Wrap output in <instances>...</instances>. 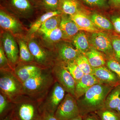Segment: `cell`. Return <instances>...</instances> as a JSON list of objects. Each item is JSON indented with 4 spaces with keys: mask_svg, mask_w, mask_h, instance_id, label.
<instances>
[{
    "mask_svg": "<svg viewBox=\"0 0 120 120\" xmlns=\"http://www.w3.org/2000/svg\"><path fill=\"white\" fill-rule=\"evenodd\" d=\"M101 120H120V116L116 111L103 108L95 112Z\"/></svg>",
    "mask_w": 120,
    "mask_h": 120,
    "instance_id": "cell-30",
    "label": "cell"
},
{
    "mask_svg": "<svg viewBox=\"0 0 120 120\" xmlns=\"http://www.w3.org/2000/svg\"><path fill=\"white\" fill-rule=\"evenodd\" d=\"M40 120H60L56 117L54 113L46 111L41 112Z\"/></svg>",
    "mask_w": 120,
    "mask_h": 120,
    "instance_id": "cell-38",
    "label": "cell"
},
{
    "mask_svg": "<svg viewBox=\"0 0 120 120\" xmlns=\"http://www.w3.org/2000/svg\"><path fill=\"white\" fill-rule=\"evenodd\" d=\"M90 18L97 28L106 30H114L112 22L101 14L96 13H93Z\"/></svg>",
    "mask_w": 120,
    "mask_h": 120,
    "instance_id": "cell-22",
    "label": "cell"
},
{
    "mask_svg": "<svg viewBox=\"0 0 120 120\" xmlns=\"http://www.w3.org/2000/svg\"><path fill=\"white\" fill-rule=\"evenodd\" d=\"M11 7L19 12L27 13L32 11V7L28 0H10Z\"/></svg>",
    "mask_w": 120,
    "mask_h": 120,
    "instance_id": "cell-24",
    "label": "cell"
},
{
    "mask_svg": "<svg viewBox=\"0 0 120 120\" xmlns=\"http://www.w3.org/2000/svg\"><path fill=\"white\" fill-rule=\"evenodd\" d=\"M28 47L34 60L41 65H46L49 62L48 54L40 46L34 41H31L28 44Z\"/></svg>",
    "mask_w": 120,
    "mask_h": 120,
    "instance_id": "cell-17",
    "label": "cell"
},
{
    "mask_svg": "<svg viewBox=\"0 0 120 120\" xmlns=\"http://www.w3.org/2000/svg\"><path fill=\"white\" fill-rule=\"evenodd\" d=\"M120 101V85L114 87L106 98L104 108L116 111Z\"/></svg>",
    "mask_w": 120,
    "mask_h": 120,
    "instance_id": "cell-20",
    "label": "cell"
},
{
    "mask_svg": "<svg viewBox=\"0 0 120 120\" xmlns=\"http://www.w3.org/2000/svg\"><path fill=\"white\" fill-rule=\"evenodd\" d=\"M54 114L60 120H71L81 116L76 99L67 93Z\"/></svg>",
    "mask_w": 120,
    "mask_h": 120,
    "instance_id": "cell-6",
    "label": "cell"
},
{
    "mask_svg": "<svg viewBox=\"0 0 120 120\" xmlns=\"http://www.w3.org/2000/svg\"><path fill=\"white\" fill-rule=\"evenodd\" d=\"M14 107V104L11 102L7 97L0 94V119L9 112Z\"/></svg>",
    "mask_w": 120,
    "mask_h": 120,
    "instance_id": "cell-29",
    "label": "cell"
},
{
    "mask_svg": "<svg viewBox=\"0 0 120 120\" xmlns=\"http://www.w3.org/2000/svg\"><path fill=\"white\" fill-rule=\"evenodd\" d=\"M40 103L24 96L14 104L15 116L19 120H40Z\"/></svg>",
    "mask_w": 120,
    "mask_h": 120,
    "instance_id": "cell-4",
    "label": "cell"
},
{
    "mask_svg": "<svg viewBox=\"0 0 120 120\" xmlns=\"http://www.w3.org/2000/svg\"><path fill=\"white\" fill-rule=\"evenodd\" d=\"M41 32L43 34L45 38L51 42L57 41L64 37L63 32L60 27L54 30Z\"/></svg>",
    "mask_w": 120,
    "mask_h": 120,
    "instance_id": "cell-31",
    "label": "cell"
},
{
    "mask_svg": "<svg viewBox=\"0 0 120 120\" xmlns=\"http://www.w3.org/2000/svg\"><path fill=\"white\" fill-rule=\"evenodd\" d=\"M61 12L60 10H58L56 11H49L42 15L36 22L32 24L30 29V33L33 34L36 32L38 30L41 26L46 20L54 16L60 15Z\"/></svg>",
    "mask_w": 120,
    "mask_h": 120,
    "instance_id": "cell-23",
    "label": "cell"
},
{
    "mask_svg": "<svg viewBox=\"0 0 120 120\" xmlns=\"http://www.w3.org/2000/svg\"><path fill=\"white\" fill-rule=\"evenodd\" d=\"M88 38L92 47L112 58L114 57L112 40L107 34L101 31L93 32Z\"/></svg>",
    "mask_w": 120,
    "mask_h": 120,
    "instance_id": "cell-8",
    "label": "cell"
},
{
    "mask_svg": "<svg viewBox=\"0 0 120 120\" xmlns=\"http://www.w3.org/2000/svg\"><path fill=\"white\" fill-rule=\"evenodd\" d=\"M69 16L72 20L77 25L80 30H82L90 33L100 31L94 26L90 17L81 10Z\"/></svg>",
    "mask_w": 120,
    "mask_h": 120,
    "instance_id": "cell-11",
    "label": "cell"
},
{
    "mask_svg": "<svg viewBox=\"0 0 120 120\" xmlns=\"http://www.w3.org/2000/svg\"><path fill=\"white\" fill-rule=\"evenodd\" d=\"M52 72L56 81L63 87L66 92L75 97V82L65 65H56Z\"/></svg>",
    "mask_w": 120,
    "mask_h": 120,
    "instance_id": "cell-7",
    "label": "cell"
},
{
    "mask_svg": "<svg viewBox=\"0 0 120 120\" xmlns=\"http://www.w3.org/2000/svg\"><path fill=\"white\" fill-rule=\"evenodd\" d=\"M84 54L92 68L102 67L105 64V59L103 54L93 47H91Z\"/></svg>",
    "mask_w": 120,
    "mask_h": 120,
    "instance_id": "cell-18",
    "label": "cell"
},
{
    "mask_svg": "<svg viewBox=\"0 0 120 120\" xmlns=\"http://www.w3.org/2000/svg\"><path fill=\"white\" fill-rule=\"evenodd\" d=\"M72 41L76 49L82 53L85 54L90 48L87 35L83 31L78 32L73 37Z\"/></svg>",
    "mask_w": 120,
    "mask_h": 120,
    "instance_id": "cell-19",
    "label": "cell"
},
{
    "mask_svg": "<svg viewBox=\"0 0 120 120\" xmlns=\"http://www.w3.org/2000/svg\"><path fill=\"white\" fill-rule=\"evenodd\" d=\"M2 41L4 50L9 63L12 65H15L19 61V57L17 43L13 37L8 33L4 34Z\"/></svg>",
    "mask_w": 120,
    "mask_h": 120,
    "instance_id": "cell-9",
    "label": "cell"
},
{
    "mask_svg": "<svg viewBox=\"0 0 120 120\" xmlns=\"http://www.w3.org/2000/svg\"><path fill=\"white\" fill-rule=\"evenodd\" d=\"M0 93L15 104L24 97L23 83L12 70H0Z\"/></svg>",
    "mask_w": 120,
    "mask_h": 120,
    "instance_id": "cell-3",
    "label": "cell"
},
{
    "mask_svg": "<svg viewBox=\"0 0 120 120\" xmlns=\"http://www.w3.org/2000/svg\"><path fill=\"white\" fill-rule=\"evenodd\" d=\"M114 58L120 62V37L113 36L112 39Z\"/></svg>",
    "mask_w": 120,
    "mask_h": 120,
    "instance_id": "cell-34",
    "label": "cell"
},
{
    "mask_svg": "<svg viewBox=\"0 0 120 120\" xmlns=\"http://www.w3.org/2000/svg\"><path fill=\"white\" fill-rule=\"evenodd\" d=\"M114 87L101 83L91 87L82 98L77 99L80 115L84 116L104 108L106 98Z\"/></svg>",
    "mask_w": 120,
    "mask_h": 120,
    "instance_id": "cell-1",
    "label": "cell"
},
{
    "mask_svg": "<svg viewBox=\"0 0 120 120\" xmlns=\"http://www.w3.org/2000/svg\"><path fill=\"white\" fill-rule=\"evenodd\" d=\"M71 120H83V116H80Z\"/></svg>",
    "mask_w": 120,
    "mask_h": 120,
    "instance_id": "cell-42",
    "label": "cell"
},
{
    "mask_svg": "<svg viewBox=\"0 0 120 120\" xmlns=\"http://www.w3.org/2000/svg\"><path fill=\"white\" fill-rule=\"evenodd\" d=\"M19 58L21 60L27 63L32 62L34 59L26 42L20 40L19 41Z\"/></svg>",
    "mask_w": 120,
    "mask_h": 120,
    "instance_id": "cell-25",
    "label": "cell"
},
{
    "mask_svg": "<svg viewBox=\"0 0 120 120\" xmlns=\"http://www.w3.org/2000/svg\"><path fill=\"white\" fill-rule=\"evenodd\" d=\"M116 11L115 13L111 17V22L115 32L120 37V11Z\"/></svg>",
    "mask_w": 120,
    "mask_h": 120,
    "instance_id": "cell-37",
    "label": "cell"
},
{
    "mask_svg": "<svg viewBox=\"0 0 120 120\" xmlns=\"http://www.w3.org/2000/svg\"><path fill=\"white\" fill-rule=\"evenodd\" d=\"M61 19L60 15L54 16L46 20L42 24L39 30L40 32L54 30L60 26Z\"/></svg>",
    "mask_w": 120,
    "mask_h": 120,
    "instance_id": "cell-27",
    "label": "cell"
},
{
    "mask_svg": "<svg viewBox=\"0 0 120 120\" xmlns=\"http://www.w3.org/2000/svg\"><path fill=\"white\" fill-rule=\"evenodd\" d=\"M83 116V120H101L95 112L87 114Z\"/></svg>",
    "mask_w": 120,
    "mask_h": 120,
    "instance_id": "cell-39",
    "label": "cell"
},
{
    "mask_svg": "<svg viewBox=\"0 0 120 120\" xmlns=\"http://www.w3.org/2000/svg\"><path fill=\"white\" fill-rule=\"evenodd\" d=\"M80 5L76 0H59V9L64 14L73 15L80 10Z\"/></svg>",
    "mask_w": 120,
    "mask_h": 120,
    "instance_id": "cell-21",
    "label": "cell"
},
{
    "mask_svg": "<svg viewBox=\"0 0 120 120\" xmlns=\"http://www.w3.org/2000/svg\"><path fill=\"white\" fill-rule=\"evenodd\" d=\"M43 7L50 11L59 10V0H41Z\"/></svg>",
    "mask_w": 120,
    "mask_h": 120,
    "instance_id": "cell-35",
    "label": "cell"
},
{
    "mask_svg": "<svg viewBox=\"0 0 120 120\" xmlns=\"http://www.w3.org/2000/svg\"><path fill=\"white\" fill-rule=\"evenodd\" d=\"M80 53L71 45L68 43L62 44L58 49L59 58L65 63L75 61Z\"/></svg>",
    "mask_w": 120,
    "mask_h": 120,
    "instance_id": "cell-16",
    "label": "cell"
},
{
    "mask_svg": "<svg viewBox=\"0 0 120 120\" xmlns=\"http://www.w3.org/2000/svg\"><path fill=\"white\" fill-rule=\"evenodd\" d=\"M116 111L118 113V114L120 116V101L119 104H118V106H117V108Z\"/></svg>",
    "mask_w": 120,
    "mask_h": 120,
    "instance_id": "cell-43",
    "label": "cell"
},
{
    "mask_svg": "<svg viewBox=\"0 0 120 120\" xmlns=\"http://www.w3.org/2000/svg\"><path fill=\"white\" fill-rule=\"evenodd\" d=\"M0 25L2 28L12 34H18L22 31L20 23L1 9L0 11Z\"/></svg>",
    "mask_w": 120,
    "mask_h": 120,
    "instance_id": "cell-14",
    "label": "cell"
},
{
    "mask_svg": "<svg viewBox=\"0 0 120 120\" xmlns=\"http://www.w3.org/2000/svg\"><path fill=\"white\" fill-rule=\"evenodd\" d=\"M14 116V108L1 120H11Z\"/></svg>",
    "mask_w": 120,
    "mask_h": 120,
    "instance_id": "cell-41",
    "label": "cell"
},
{
    "mask_svg": "<svg viewBox=\"0 0 120 120\" xmlns=\"http://www.w3.org/2000/svg\"><path fill=\"white\" fill-rule=\"evenodd\" d=\"M100 83L101 82L94 75L84 74L80 80L76 84L75 98L76 99L80 98L91 87L95 84Z\"/></svg>",
    "mask_w": 120,
    "mask_h": 120,
    "instance_id": "cell-13",
    "label": "cell"
},
{
    "mask_svg": "<svg viewBox=\"0 0 120 120\" xmlns=\"http://www.w3.org/2000/svg\"><path fill=\"white\" fill-rule=\"evenodd\" d=\"M65 90L56 81L47 95L40 103L41 112L45 111L54 113L65 97Z\"/></svg>",
    "mask_w": 120,
    "mask_h": 120,
    "instance_id": "cell-5",
    "label": "cell"
},
{
    "mask_svg": "<svg viewBox=\"0 0 120 120\" xmlns=\"http://www.w3.org/2000/svg\"><path fill=\"white\" fill-rule=\"evenodd\" d=\"M75 62L84 74H92L93 69L86 55L80 53L76 58Z\"/></svg>",
    "mask_w": 120,
    "mask_h": 120,
    "instance_id": "cell-26",
    "label": "cell"
},
{
    "mask_svg": "<svg viewBox=\"0 0 120 120\" xmlns=\"http://www.w3.org/2000/svg\"><path fill=\"white\" fill-rule=\"evenodd\" d=\"M43 69L35 65H19L14 68L13 72L22 83L40 73Z\"/></svg>",
    "mask_w": 120,
    "mask_h": 120,
    "instance_id": "cell-12",
    "label": "cell"
},
{
    "mask_svg": "<svg viewBox=\"0 0 120 120\" xmlns=\"http://www.w3.org/2000/svg\"><path fill=\"white\" fill-rule=\"evenodd\" d=\"M68 15L64 13L61 15L60 27L63 32L64 37L73 38L80 30L69 16Z\"/></svg>",
    "mask_w": 120,
    "mask_h": 120,
    "instance_id": "cell-15",
    "label": "cell"
},
{
    "mask_svg": "<svg viewBox=\"0 0 120 120\" xmlns=\"http://www.w3.org/2000/svg\"><path fill=\"white\" fill-rule=\"evenodd\" d=\"M87 6L92 8L102 9L108 7L107 0H79Z\"/></svg>",
    "mask_w": 120,
    "mask_h": 120,
    "instance_id": "cell-32",
    "label": "cell"
},
{
    "mask_svg": "<svg viewBox=\"0 0 120 120\" xmlns=\"http://www.w3.org/2000/svg\"><path fill=\"white\" fill-rule=\"evenodd\" d=\"M32 0L35 1V0ZM40 0L41 1V0Z\"/></svg>",
    "mask_w": 120,
    "mask_h": 120,
    "instance_id": "cell-45",
    "label": "cell"
},
{
    "mask_svg": "<svg viewBox=\"0 0 120 120\" xmlns=\"http://www.w3.org/2000/svg\"><path fill=\"white\" fill-rule=\"evenodd\" d=\"M92 75L101 83L105 84L115 87L120 85V80L116 73L105 66L92 68Z\"/></svg>",
    "mask_w": 120,
    "mask_h": 120,
    "instance_id": "cell-10",
    "label": "cell"
},
{
    "mask_svg": "<svg viewBox=\"0 0 120 120\" xmlns=\"http://www.w3.org/2000/svg\"><path fill=\"white\" fill-rule=\"evenodd\" d=\"M11 120H19L18 119H17V118H16V117L15 116V114H14V116H13V118H12V119Z\"/></svg>",
    "mask_w": 120,
    "mask_h": 120,
    "instance_id": "cell-44",
    "label": "cell"
},
{
    "mask_svg": "<svg viewBox=\"0 0 120 120\" xmlns=\"http://www.w3.org/2000/svg\"><path fill=\"white\" fill-rule=\"evenodd\" d=\"M66 64L65 67L71 73L76 84L82 79L84 73L75 61L68 62Z\"/></svg>",
    "mask_w": 120,
    "mask_h": 120,
    "instance_id": "cell-28",
    "label": "cell"
},
{
    "mask_svg": "<svg viewBox=\"0 0 120 120\" xmlns=\"http://www.w3.org/2000/svg\"><path fill=\"white\" fill-rule=\"evenodd\" d=\"M56 81L52 71H47L43 69L23 83L24 94L41 103Z\"/></svg>",
    "mask_w": 120,
    "mask_h": 120,
    "instance_id": "cell-2",
    "label": "cell"
},
{
    "mask_svg": "<svg viewBox=\"0 0 120 120\" xmlns=\"http://www.w3.org/2000/svg\"><path fill=\"white\" fill-rule=\"evenodd\" d=\"M9 62L5 53L4 48L0 47V70H12L13 69L9 64Z\"/></svg>",
    "mask_w": 120,
    "mask_h": 120,
    "instance_id": "cell-33",
    "label": "cell"
},
{
    "mask_svg": "<svg viewBox=\"0 0 120 120\" xmlns=\"http://www.w3.org/2000/svg\"><path fill=\"white\" fill-rule=\"evenodd\" d=\"M106 65L108 68L116 73L120 80V62L114 57L108 60Z\"/></svg>",
    "mask_w": 120,
    "mask_h": 120,
    "instance_id": "cell-36",
    "label": "cell"
},
{
    "mask_svg": "<svg viewBox=\"0 0 120 120\" xmlns=\"http://www.w3.org/2000/svg\"><path fill=\"white\" fill-rule=\"evenodd\" d=\"M109 4L114 9L120 11V0H109Z\"/></svg>",
    "mask_w": 120,
    "mask_h": 120,
    "instance_id": "cell-40",
    "label": "cell"
}]
</instances>
